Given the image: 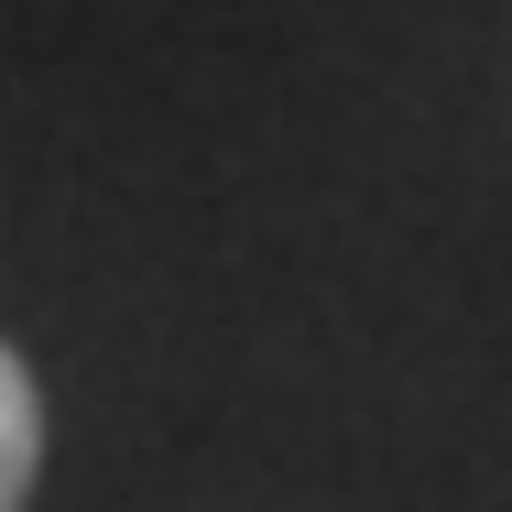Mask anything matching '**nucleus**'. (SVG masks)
I'll return each mask as SVG.
<instances>
[{
    "instance_id": "nucleus-1",
    "label": "nucleus",
    "mask_w": 512,
    "mask_h": 512,
    "mask_svg": "<svg viewBox=\"0 0 512 512\" xmlns=\"http://www.w3.org/2000/svg\"><path fill=\"white\" fill-rule=\"evenodd\" d=\"M33 480H44V382H33V360L0 338V512L33 502Z\"/></svg>"
}]
</instances>
